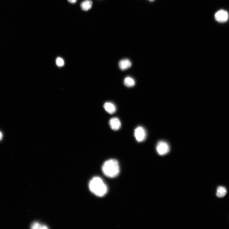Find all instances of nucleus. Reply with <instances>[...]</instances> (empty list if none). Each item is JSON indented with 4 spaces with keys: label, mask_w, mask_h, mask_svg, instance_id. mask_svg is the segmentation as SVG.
I'll list each match as a JSON object with an SVG mask.
<instances>
[{
    "label": "nucleus",
    "mask_w": 229,
    "mask_h": 229,
    "mask_svg": "<svg viewBox=\"0 0 229 229\" xmlns=\"http://www.w3.org/2000/svg\"><path fill=\"white\" fill-rule=\"evenodd\" d=\"M89 189L92 193L97 196L102 197L107 193V186L103 180L99 177H95L90 182Z\"/></svg>",
    "instance_id": "nucleus-1"
},
{
    "label": "nucleus",
    "mask_w": 229,
    "mask_h": 229,
    "mask_svg": "<svg viewBox=\"0 0 229 229\" xmlns=\"http://www.w3.org/2000/svg\"><path fill=\"white\" fill-rule=\"evenodd\" d=\"M103 174L110 178L116 177L120 172V167L118 161L115 159L107 160L102 167Z\"/></svg>",
    "instance_id": "nucleus-2"
},
{
    "label": "nucleus",
    "mask_w": 229,
    "mask_h": 229,
    "mask_svg": "<svg viewBox=\"0 0 229 229\" xmlns=\"http://www.w3.org/2000/svg\"><path fill=\"white\" fill-rule=\"evenodd\" d=\"M156 150L159 155H164L169 152V146L168 144L165 141H160L157 144Z\"/></svg>",
    "instance_id": "nucleus-3"
},
{
    "label": "nucleus",
    "mask_w": 229,
    "mask_h": 229,
    "mask_svg": "<svg viewBox=\"0 0 229 229\" xmlns=\"http://www.w3.org/2000/svg\"><path fill=\"white\" fill-rule=\"evenodd\" d=\"M134 136L138 142H142L146 137V132L143 127L138 126L135 129Z\"/></svg>",
    "instance_id": "nucleus-4"
},
{
    "label": "nucleus",
    "mask_w": 229,
    "mask_h": 229,
    "mask_svg": "<svg viewBox=\"0 0 229 229\" xmlns=\"http://www.w3.org/2000/svg\"><path fill=\"white\" fill-rule=\"evenodd\" d=\"M228 13L224 10H220L217 12L215 15L216 20L220 22H225L228 20Z\"/></svg>",
    "instance_id": "nucleus-5"
},
{
    "label": "nucleus",
    "mask_w": 229,
    "mask_h": 229,
    "mask_svg": "<svg viewBox=\"0 0 229 229\" xmlns=\"http://www.w3.org/2000/svg\"><path fill=\"white\" fill-rule=\"evenodd\" d=\"M109 124L111 128L114 131H117L120 128L121 123L119 119L117 117L111 118L109 121Z\"/></svg>",
    "instance_id": "nucleus-6"
},
{
    "label": "nucleus",
    "mask_w": 229,
    "mask_h": 229,
    "mask_svg": "<svg viewBox=\"0 0 229 229\" xmlns=\"http://www.w3.org/2000/svg\"><path fill=\"white\" fill-rule=\"evenodd\" d=\"M132 62L128 59H124L119 61V66L120 68L122 70H126L132 66Z\"/></svg>",
    "instance_id": "nucleus-7"
},
{
    "label": "nucleus",
    "mask_w": 229,
    "mask_h": 229,
    "mask_svg": "<svg viewBox=\"0 0 229 229\" xmlns=\"http://www.w3.org/2000/svg\"><path fill=\"white\" fill-rule=\"evenodd\" d=\"M103 107L106 111L110 114H113L116 111V107L114 104L111 102H106L104 104Z\"/></svg>",
    "instance_id": "nucleus-8"
},
{
    "label": "nucleus",
    "mask_w": 229,
    "mask_h": 229,
    "mask_svg": "<svg viewBox=\"0 0 229 229\" xmlns=\"http://www.w3.org/2000/svg\"><path fill=\"white\" fill-rule=\"evenodd\" d=\"M227 192V189L225 187L219 186L217 187L216 195L219 198H222L225 196Z\"/></svg>",
    "instance_id": "nucleus-9"
},
{
    "label": "nucleus",
    "mask_w": 229,
    "mask_h": 229,
    "mask_svg": "<svg viewBox=\"0 0 229 229\" xmlns=\"http://www.w3.org/2000/svg\"><path fill=\"white\" fill-rule=\"evenodd\" d=\"M92 6V2L90 0H86L82 2L81 4L82 9L85 11L90 10Z\"/></svg>",
    "instance_id": "nucleus-10"
},
{
    "label": "nucleus",
    "mask_w": 229,
    "mask_h": 229,
    "mask_svg": "<svg viewBox=\"0 0 229 229\" xmlns=\"http://www.w3.org/2000/svg\"><path fill=\"white\" fill-rule=\"evenodd\" d=\"M124 83L125 85L128 87H132L135 85V80L130 77L126 78L124 79Z\"/></svg>",
    "instance_id": "nucleus-11"
},
{
    "label": "nucleus",
    "mask_w": 229,
    "mask_h": 229,
    "mask_svg": "<svg viewBox=\"0 0 229 229\" xmlns=\"http://www.w3.org/2000/svg\"><path fill=\"white\" fill-rule=\"evenodd\" d=\"M31 228L33 229H46L48 228L47 226H46V225L40 224V223L37 222H34L31 225Z\"/></svg>",
    "instance_id": "nucleus-12"
},
{
    "label": "nucleus",
    "mask_w": 229,
    "mask_h": 229,
    "mask_svg": "<svg viewBox=\"0 0 229 229\" xmlns=\"http://www.w3.org/2000/svg\"><path fill=\"white\" fill-rule=\"evenodd\" d=\"M56 63L57 65L59 66H62L64 65V61L62 58L58 57L56 60Z\"/></svg>",
    "instance_id": "nucleus-13"
},
{
    "label": "nucleus",
    "mask_w": 229,
    "mask_h": 229,
    "mask_svg": "<svg viewBox=\"0 0 229 229\" xmlns=\"http://www.w3.org/2000/svg\"><path fill=\"white\" fill-rule=\"evenodd\" d=\"M3 137V134L2 132L0 131V141H2Z\"/></svg>",
    "instance_id": "nucleus-14"
},
{
    "label": "nucleus",
    "mask_w": 229,
    "mask_h": 229,
    "mask_svg": "<svg viewBox=\"0 0 229 229\" xmlns=\"http://www.w3.org/2000/svg\"><path fill=\"white\" fill-rule=\"evenodd\" d=\"M67 1L71 4H75L77 0H67Z\"/></svg>",
    "instance_id": "nucleus-15"
},
{
    "label": "nucleus",
    "mask_w": 229,
    "mask_h": 229,
    "mask_svg": "<svg viewBox=\"0 0 229 229\" xmlns=\"http://www.w3.org/2000/svg\"><path fill=\"white\" fill-rule=\"evenodd\" d=\"M150 1H153L154 0H150Z\"/></svg>",
    "instance_id": "nucleus-16"
}]
</instances>
